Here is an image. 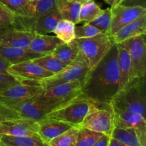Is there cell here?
<instances>
[{"label":"cell","instance_id":"1","mask_svg":"<svg viewBox=\"0 0 146 146\" xmlns=\"http://www.w3.org/2000/svg\"><path fill=\"white\" fill-rule=\"evenodd\" d=\"M118 47L114 44L87 74L80 97L99 104H111L120 88Z\"/></svg>","mask_w":146,"mask_h":146},{"label":"cell","instance_id":"2","mask_svg":"<svg viewBox=\"0 0 146 146\" xmlns=\"http://www.w3.org/2000/svg\"><path fill=\"white\" fill-rule=\"evenodd\" d=\"M113 108L145 117V77L134 78L118 91L111 101Z\"/></svg>","mask_w":146,"mask_h":146},{"label":"cell","instance_id":"3","mask_svg":"<svg viewBox=\"0 0 146 146\" xmlns=\"http://www.w3.org/2000/svg\"><path fill=\"white\" fill-rule=\"evenodd\" d=\"M81 94L82 83L76 80L44 88V91L37 95V98L43 104L51 107L54 111L78 98Z\"/></svg>","mask_w":146,"mask_h":146},{"label":"cell","instance_id":"4","mask_svg":"<svg viewBox=\"0 0 146 146\" xmlns=\"http://www.w3.org/2000/svg\"><path fill=\"white\" fill-rule=\"evenodd\" d=\"M89 71L90 68L86 59L79 51L76 58L59 72L44 79L33 81L41 86L43 88L76 80L81 81L83 84Z\"/></svg>","mask_w":146,"mask_h":146},{"label":"cell","instance_id":"5","mask_svg":"<svg viewBox=\"0 0 146 146\" xmlns=\"http://www.w3.org/2000/svg\"><path fill=\"white\" fill-rule=\"evenodd\" d=\"M81 125L91 131L111 136L115 128L111 104H99L92 101L89 112Z\"/></svg>","mask_w":146,"mask_h":146},{"label":"cell","instance_id":"6","mask_svg":"<svg viewBox=\"0 0 146 146\" xmlns=\"http://www.w3.org/2000/svg\"><path fill=\"white\" fill-rule=\"evenodd\" d=\"M79 51L88 62L90 70L98 64L115 43L112 37L104 33H99L89 38L75 39Z\"/></svg>","mask_w":146,"mask_h":146},{"label":"cell","instance_id":"7","mask_svg":"<svg viewBox=\"0 0 146 146\" xmlns=\"http://www.w3.org/2000/svg\"><path fill=\"white\" fill-rule=\"evenodd\" d=\"M91 105L92 101L78 97L54 110L47 114L44 118L58 120L74 126H79L89 112Z\"/></svg>","mask_w":146,"mask_h":146},{"label":"cell","instance_id":"8","mask_svg":"<svg viewBox=\"0 0 146 146\" xmlns=\"http://www.w3.org/2000/svg\"><path fill=\"white\" fill-rule=\"evenodd\" d=\"M128 51L131 58L130 80L134 78L145 77L146 46L145 35L128 38L121 42Z\"/></svg>","mask_w":146,"mask_h":146},{"label":"cell","instance_id":"9","mask_svg":"<svg viewBox=\"0 0 146 146\" xmlns=\"http://www.w3.org/2000/svg\"><path fill=\"white\" fill-rule=\"evenodd\" d=\"M44 88L33 81H23L21 84L0 91V102L8 107L27 101L41 94Z\"/></svg>","mask_w":146,"mask_h":146},{"label":"cell","instance_id":"10","mask_svg":"<svg viewBox=\"0 0 146 146\" xmlns=\"http://www.w3.org/2000/svg\"><path fill=\"white\" fill-rule=\"evenodd\" d=\"M113 111L115 128H132L136 133L141 145L146 146L145 117L136 113L121 111L114 108Z\"/></svg>","mask_w":146,"mask_h":146},{"label":"cell","instance_id":"11","mask_svg":"<svg viewBox=\"0 0 146 146\" xmlns=\"http://www.w3.org/2000/svg\"><path fill=\"white\" fill-rule=\"evenodd\" d=\"M7 73L22 81H38L54 74L36 64L32 60L10 65L7 68Z\"/></svg>","mask_w":146,"mask_h":146},{"label":"cell","instance_id":"12","mask_svg":"<svg viewBox=\"0 0 146 146\" xmlns=\"http://www.w3.org/2000/svg\"><path fill=\"white\" fill-rule=\"evenodd\" d=\"M111 23L108 36H112L115 32L121 28L138 18L143 12L146 11V8L143 7H126L118 5L111 7Z\"/></svg>","mask_w":146,"mask_h":146},{"label":"cell","instance_id":"13","mask_svg":"<svg viewBox=\"0 0 146 146\" xmlns=\"http://www.w3.org/2000/svg\"><path fill=\"white\" fill-rule=\"evenodd\" d=\"M38 123L27 118L0 121V135L27 136L38 134Z\"/></svg>","mask_w":146,"mask_h":146},{"label":"cell","instance_id":"14","mask_svg":"<svg viewBox=\"0 0 146 146\" xmlns=\"http://www.w3.org/2000/svg\"><path fill=\"white\" fill-rule=\"evenodd\" d=\"M9 108L17 111L21 118L32 120L36 122L43 120L47 114L53 111L51 107L41 102L37 96Z\"/></svg>","mask_w":146,"mask_h":146},{"label":"cell","instance_id":"15","mask_svg":"<svg viewBox=\"0 0 146 146\" xmlns=\"http://www.w3.org/2000/svg\"><path fill=\"white\" fill-rule=\"evenodd\" d=\"M36 33L25 29L10 28L5 29L0 37V46L11 48H28Z\"/></svg>","mask_w":146,"mask_h":146},{"label":"cell","instance_id":"16","mask_svg":"<svg viewBox=\"0 0 146 146\" xmlns=\"http://www.w3.org/2000/svg\"><path fill=\"white\" fill-rule=\"evenodd\" d=\"M145 33L146 11L143 12L138 18L118 30L111 37L115 44H119L137 36L145 35Z\"/></svg>","mask_w":146,"mask_h":146},{"label":"cell","instance_id":"17","mask_svg":"<svg viewBox=\"0 0 146 146\" xmlns=\"http://www.w3.org/2000/svg\"><path fill=\"white\" fill-rule=\"evenodd\" d=\"M38 134L44 141L49 143L51 140L59 136L74 125L51 118H44L38 121Z\"/></svg>","mask_w":146,"mask_h":146},{"label":"cell","instance_id":"18","mask_svg":"<svg viewBox=\"0 0 146 146\" xmlns=\"http://www.w3.org/2000/svg\"><path fill=\"white\" fill-rule=\"evenodd\" d=\"M46 54L34 52L29 48H11L0 46V57L8 61L11 65L34 60Z\"/></svg>","mask_w":146,"mask_h":146},{"label":"cell","instance_id":"19","mask_svg":"<svg viewBox=\"0 0 146 146\" xmlns=\"http://www.w3.org/2000/svg\"><path fill=\"white\" fill-rule=\"evenodd\" d=\"M62 43L64 42L56 36L36 34L28 48L34 52L48 54L52 53L54 50Z\"/></svg>","mask_w":146,"mask_h":146},{"label":"cell","instance_id":"20","mask_svg":"<svg viewBox=\"0 0 146 146\" xmlns=\"http://www.w3.org/2000/svg\"><path fill=\"white\" fill-rule=\"evenodd\" d=\"M1 143L5 146H49L38 134L27 136L0 135Z\"/></svg>","mask_w":146,"mask_h":146},{"label":"cell","instance_id":"21","mask_svg":"<svg viewBox=\"0 0 146 146\" xmlns=\"http://www.w3.org/2000/svg\"><path fill=\"white\" fill-rule=\"evenodd\" d=\"M118 47V64L121 90L129 81L131 72V58L128 51L121 43L116 44Z\"/></svg>","mask_w":146,"mask_h":146},{"label":"cell","instance_id":"22","mask_svg":"<svg viewBox=\"0 0 146 146\" xmlns=\"http://www.w3.org/2000/svg\"><path fill=\"white\" fill-rule=\"evenodd\" d=\"M81 6L80 3L69 0H56V7L61 19L68 20L75 24L78 23Z\"/></svg>","mask_w":146,"mask_h":146},{"label":"cell","instance_id":"23","mask_svg":"<svg viewBox=\"0 0 146 146\" xmlns=\"http://www.w3.org/2000/svg\"><path fill=\"white\" fill-rule=\"evenodd\" d=\"M79 52L78 45L74 39L70 43H62L59 44L51 54L60 61L66 65L71 64Z\"/></svg>","mask_w":146,"mask_h":146},{"label":"cell","instance_id":"24","mask_svg":"<svg viewBox=\"0 0 146 146\" xmlns=\"http://www.w3.org/2000/svg\"><path fill=\"white\" fill-rule=\"evenodd\" d=\"M0 5L17 18H30L28 0H0Z\"/></svg>","mask_w":146,"mask_h":146},{"label":"cell","instance_id":"25","mask_svg":"<svg viewBox=\"0 0 146 146\" xmlns=\"http://www.w3.org/2000/svg\"><path fill=\"white\" fill-rule=\"evenodd\" d=\"M111 137L118 140L123 146H143L136 133L132 128H115Z\"/></svg>","mask_w":146,"mask_h":146},{"label":"cell","instance_id":"26","mask_svg":"<svg viewBox=\"0 0 146 146\" xmlns=\"http://www.w3.org/2000/svg\"><path fill=\"white\" fill-rule=\"evenodd\" d=\"M104 9H101L94 0H88L81 4L80 9L78 23H89L99 17Z\"/></svg>","mask_w":146,"mask_h":146},{"label":"cell","instance_id":"27","mask_svg":"<svg viewBox=\"0 0 146 146\" xmlns=\"http://www.w3.org/2000/svg\"><path fill=\"white\" fill-rule=\"evenodd\" d=\"M75 24L68 20L61 19L57 24L54 34L62 42L70 43L75 39Z\"/></svg>","mask_w":146,"mask_h":146},{"label":"cell","instance_id":"28","mask_svg":"<svg viewBox=\"0 0 146 146\" xmlns=\"http://www.w3.org/2000/svg\"><path fill=\"white\" fill-rule=\"evenodd\" d=\"M32 61L53 74L59 72L67 66L56 58L51 53L35 58Z\"/></svg>","mask_w":146,"mask_h":146},{"label":"cell","instance_id":"29","mask_svg":"<svg viewBox=\"0 0 146 146\" xmlns=\"http://www.w3.org/2000/svg\"><path fill=\"white\" fill-rule=\"evenodd\" d=\"M103 135L79 125L75 146H93Z\"/></svg>","mask_w":146,"mask_h":146},{"label":"cell","instance_id":"30","mask_svg":"<svg viewBox=\"0 0 146 146\" xmlns=\"http://www.w3.org/2000/svg\"><path fill=\"white\" fill-rule=\"evenodd\" d=\"M79 126H74L59 136L51 140L49 146H75Z\"/></svg>","mask_w":146,"mask_h":146},{"label":"cell","instance_id":"31","mask_svg":"<svg viewBox=\"0 0 146 146\" xmlns=\"http://www.w3.org/2000/svg\"><path fill=\"white\" fill-rule=\"evenodd\" d=\"M56 7V0H38L30 1V19L46 13Z\"/></svg>","mask_w":146,"mask_h":146},{"label":"cell","instance_id":"32","mask_svg":"<svg viewBox=\"0 0 146 146\" xmlns=\"http://www.w3.org/2000/svg\"><path fill=\"white\" fill-rule=\"evenodd\" d=\"M111 23V9L108 8L104 10V12L98 17L89 22L95 27L101 33L108 34L109 32Z\"/></svg>","mask_w":146,"mask_h":146},{"label":"cell","instance_id":"33","mask_svg":"<svg viewBox=\"0 0 146 146\" xmlns=\"http://www.w3.org/2000/svg\"><path fill=\"white\" fill-rule=\"evenodd\" d=\"M100 32L95 27L90 24L89 23H86L84 25L76 27L74 28V34L75 39L84 38H89L98 34Z\"/></svg>","mask_w":146,"mask_h":146},{"label":"cell","instance_id":"34","mask_svg":"<svg viewBox=\"0 0 146 146\" xmlns=\"http://www.w3.org/2000/svg\"><path fill=\"white\" fill-rule=\"evenodd\" d=\"M16 19L17 17L0 5V30L15 28Z\"/></svg>","mask_w":146,"mask_h":146},{"label":"cell","instance_id":"35","mask_svg":"<svg viewBox=\"0 0 146 146\" xmlns=\"http://www.w3.org/2000/svg\"><path fill=\"white\" fill-rule=\"evenodd\" d=\"M22 81L21 79H19L8 73L0 72V91L9 88L12 86L21 84Z\"/></svg>","mask_w":146,"mask_h":146},{"label":"cell","instance_id":"36","mask_svg":"<svg viewBox=\"0 0 146 146\" xmlns=\"http://www.w3.org/2000/svg\"><path fill=\"white\" fill-rule=\"evenodd\" d=\"M21 118L18 113L0 102V121Z\"/></svg>","mask_w":146,"mask_h":146},{"label":"cell","instance_id":"37","mask_svg":"<svg viewBox=\"0 0 146 146\" xmlns=\"http://www.w3.org/2000/svg\"><path fill=\"white\" fill-rule=\"evenodd\" d=\"M120 4L126 7H143L145 8L146 0H122Z\"/></svg>","mask_w":146,"mask_h":146},{"label":"cell","instance_id":"38","mask_svg":"<svg viewBox=\"0 0 146 146\" xmlns=\"http://www.w3.org/2000/svg\"><path fill=\"white\" fill-rule=\"evenodd\" d=\"M111 136L108 135H103L93 146H108Z\"/></svg>","mask_w":146,"mask_h":146},{"label":"cell","instance_id":"39","mask_svg":"<svg viewBox=\"0 0 146 146\" xmlns=\"http://www.w3.org/2000/svg\"><path fill=\"white\" fill-rule=\"evenodd\" d=\"M11 64L8 61L0 57V72L7 73V68Z\"/></svg>","mask_w":146,"mask_h":146},{"label":"cell","instance_id":"40","mask_svg":"<svg viewBox=\"0 0 146 146\" xmlns=\"http://www.w3.org/2000/svg\"><path fill=\"white\" fill-rule=\"evenodd\" d=\"M108 146H123L118 140H116L115 138H112L111 137L109 141V144H108Z\"/></svg>","mask_w":146,"mask_h":146},{"label":"cell","instance_id":"41","mask_svg":"<svg viewBox=\"0 0 146 146\" xmlns=\"http://www.w3.org/2000/svg\"><path fill=\"white\" fill-rule=\"evenodd\" d=\"M115 1H116V0H105L107 4H109V5H111V7H113V4H115Z\"/></svg>","mask_w":146,"mask_h":146},{"label":"cell","instance_id":"42","mask_svg":"<svg viewBox=\"0 0 146 146\" xmlns=\"http://www.w3.org/2000/svg\"><path fill=\"white\" fill-rule=\"evenodd\" d=\"M69 1H75V2H78V3H80L81 4H84V3H85L86 1H88V0H69Z\"/></svg>","mask_w":146,"mask_h":146},{"label":"cell","instance_id":"43","mask_svg":"<svg viewBox=\"0 0 146 146\" xmlns=\"http://www.w3.org/2000/svg\"><path fill=\"white\" fill-rule=\"evenodd\" d=\"M121 1H122V0H116V1H115V4H113V7H116V6L119 5V4H121Z\"/></svg>","mask_w":146,"mask_h":146},{"label":"cell","instance_id":"44","mask_svg":"<svg viewBox=\"0 0 146 146\" xmlns=\"http://www.w3.org/2000/svg\"><path fill=\"white\" fill-rule=\"evenodd\" d=\"M4 30H5V29H1V30H0V37H1V34H2L3 32H4Z\"/></svg>","mask_w":146,"mask_h":146},{"label":"cell","instance_id":"45","mask_svg":"<svg viewBox=\"0 0 146 146\" xmlns=\"http://www.w3.org/2000/svg\"><path fill=\"white\" fill-rule=\"evenodd\" d=\"M29 1H38V0H28Z\"/></svg>","mask_w":146,"mask_h":146},{"label":"cell","instance_id":"46","mask_svg":"<svg viewBox=\"0 0 146 146\" xmlns=\"http://www.w3.org/2000/svg\"><path fill=\"white\" fill-rule=\"evenodd\" d=\"M2 145V143H1V139H0V145Z\"/></svg>","mask_w":146,"mask_h":146},{"label":"cell","instance_id":"47","mask_svg":"<svg viewBox=\"0 0 146 146\" xmlns=\"http://www.w3.org/2000/svg\"><path fill=\"white\" fill-rule=\"evenodd\" d=\"M0 146H5V145H3V144H2V145H0Z\"/></svg>","mask_w":146,"mask_h":146}]
</instances>
